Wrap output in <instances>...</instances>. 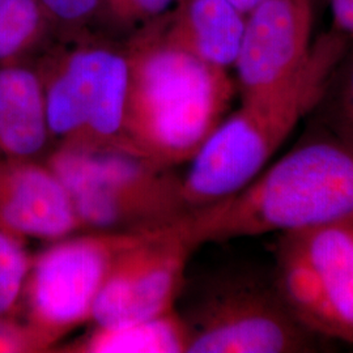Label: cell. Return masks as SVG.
Here are the masks:
<instances>
[{
  "label": "cell",
  "instance_id": "obj_9",
  "mask_svg": "<svg viewBox=\"0 0 353 353\" xmlns=\"http://www.w3.org/2000/svg\"><path fill=\"white\" fill-rule=\"evenodd\" d=\"M199 246L192 211L166 227L144 232L114 265L90 323H126L176 309L190 256Z\"/></svg>",
  "mask_w": 353,
  "mask_h": 353
},
{
  "label": "cell",
  "instance_id": "obj_21",
  "mask_svg": "<svg viewBox=\"0 0 353 353\" xmlns=\"http://www.w3.org/2000/svg\"><path fill=\"white\" fill-rule=\"evenodd\" d=\"M335 29L353 37V0H328Z\"/></svg>",
  "mask_w": 353,
  "mask_h": 353
},
{
  "label": "cell",
  "instance_id": "obj_12",
  "mask_svg": "<svg viewBox=\"0 0 353 353\" xmlns=\"http://www.w3.org/2000/svg\"><path fill=\"white\" fill-rule=\"evenodd\" d=\"M245 23L246 16L228 0H185L161 19L168 42L224 70L236 63Z\"/></svg>",
  "mask_w": 353,
  "mask_h": 353
},
{
  "label": "cell",
  "instance_id": "obj_7",
  "mask_svg": "<svg viewBox=\"0 0 353 353\" xmlns=\"http://www.w3.org/2000/svg\"><path fill=\"white\" fill-rule=\"evenodd\" d=\"M143 233L87 230L52 241L33 256L21 301L26 325L48 352L92 322L114 265Z\"/></svg>",
  "mask_w": 353,
  "mask_h": 353
},
{
  "label": "cell",
  "instance_id": "obj_13",
  "mask_svg": "<svg viewBox=\"0 0 353 353\" xmlns=\"http://www.w3.org/2000/svg\"><path fill=\"white\" fill-rule=\"evenodd\" d=\"M51 139L45 92L37 67L0 65V153L34 160Z\"/></svg>",
  "mask_w": 353,
  "mask_h": 353
},
{
  "label": "cell",
  "instance_id": "obj_4",
  "mask_svg": "<svg viewBox=\"0 0 353 353\" xmlns=\"http://www.w3.org/2000/svg\"><path fill=\"white\" fill-rule=\"evenodd\" d=\"M46 164L63 183L83 230L151 232L190 212L182 176L139 156L57 147Z\"/></svg>",
  "mask_w": 353,
  "mask_h": 353
},
{
  "label": "cell",
  "instance_id": "obj_15",
  "mask_svg": "<svg viewBox=\"0 0 353 353\" xmlns=\"http://www.w3.org/2000/svg\"><path fill=\"white\" fill-rule=\"evenodd\" d=\"M51 29L38 0H0V65L23 62Z\"/></svg>",
  "mask_w": 353,
  "mask_h": 353
},
{
  "label": "cell",
  "instance_id": "obj_2",
  "mask_svg": "<svg viewBox=\"0 0 353 353\" xmlns=\"http://www.w3.org/2000/svg\"><path fill=\"white\" fill-rule=\"evenodd\" d=\"M194 214L202 245L353 217V148L312 122L301 140L245 189Z\"/></svg>",
  "mask_w": 353,
  "mask_h": 353
},
{
  "label": "cell",
  "instance_id": "obj_18",
  "mask_svg": "<svg viewBox=\"0 0 353 353\" xmlns=\"http://www.w3.org/2000/svg\"><path fill=\"white\" fill-rule=\"evenodd\" d=\"M33 256L26 237L0 225V316H10L21 301Z\"/></svg>",
  "mask_w": 353,
  "mask_h": 353
},
{
  "label": "cell",
  "instance_id": "obj_11",
  "mask_svg": "<svg viewBox=\"0 0 353 353\" xmlns=\"http://www.w3.org/2000/svg\"><path fill=\"white\" fill-rule=\"evenodd\" d=\"M0 225L55 241L83 232L63 183L48 164L0 159Z\"/></svg>",
  "mask_w": 353,
  "mask_h": 353
},
{
  "label": "cell",
  "instance_id": "obj_8",
  "mask_svg": "<svg viewBox=\"0 0 353 353\" xmlns=\"http://www.w3.org/2000/svg\"><path fill=\"white\" fill-rule=\"evenodd\" d=\"M272 275L305 327L353 344V217L279 233Z\"/></svg>",
  "mask_w": 353,
  "mask_h": 353
},
{
  "label": "cell",
  "instance_id": "obj_6",
  "mask_svg": "<svg viewBox=\"0 0 353 353\" xmlns=\"http://www.w3.org/2000/svg\"><path fill=\"white\" fill-rule=\"evenodd\" d=\"M57 147L126 152L128 61L125 49L87 39L49 54L37 67Z\"/></svg>",
  "mask_w": 353,
  "mask_h": 353
},
{
  "label": "cell",
  "instance_id": "obj_1",
  "mask_svg": "<svg viewBox=\"0 0 353 353\" xmlns=\"http://www.w3.org/2000/svg\"><path fill=\"white\" fill-rule=\"evenodd\" d=\"M125 51L127 151L168 168L190 163L225 118L234 94L228 70L168 42L161 19L131 36Z\"/></svg>",
  "mask_w": 353,
  "mask_h": 353
},
{
  "label": "cell",
  "instance_id": "obj_22",
  "mask_svg": "<svg viewBox=\"0 0 353 353\" xmlns=\"http://www.w3.org/2000/svg\"><path fill=\"white\" fill-rule=\"evenodd\" d=\"M236 10H239L243 16H248L258 8L261 4H263L267 0H228Z\"/></svg>",
  "mask_w": 353,
  "mask_h": 353
},
{
  "label": "cell",
  "instance_id": "obj_5",
  "mask_svg": "<svg viewBox=\"0 0 353 353\" xmlns=\"http://www.w3.org/2000/svg\"><path fill=\"white\" fill-rule=\"evenodd\" d=\"M183 316L188 353H305L326 341L305 327L272 275L255 270L219 272L192 294Z\"/></svg>",
  "mask_w": 353,
  "mask_h": 353
},
{
  "label": "cell",
  "instance_id": "obj_17",
  "mask_svg": "<svg viewBox=\"0 0 353 353\" xmlns=\"http://www.w3.org/2000/svg\"><path fill=\"white\" fill-rule=\"evenodd\" d=\"M178 0H100L93 21L110 34L134 36L166 16Z\"/></svg>",
  "mask_w": 353,
  "mask_h": 353
},
{
  "label": "cell",
  "instance_id": "obj_20",
  "mask_svg": "<svg viewBox=\"0 0 353 353\" xmlns=\"http://www.w3.org/2000/svg\"><path fill=\"white\" fill-rule=\"evenodd\" d=\"M48 352L26 322L0 316V353Z\"/></svg>",
  "mask_w": 353,
  "mask_h": 353
},
{
  "label": "cell",
  "instance_id": "obj_23",
  "mask_svg": "<svg viewBox=\"0 0 353 353\" xmlns=\"http://www.w3.org/2000/svg\"><path fill=\"white\" fill-rule=\"evenodd\" d=\"M181 1H185V0H178V3H181Z\"/></svg>",
  "mask_w": 353,
  "mask_h": 353
},
{
  "label": "cell",
  "instance_id": "obj_10",
  "mask_svg": "<svg viewBox=\"0 0 353 353\" xmlns=\"http://www.w3.org/2000/svg\"><path fill=\"white\" fill-rule=\"evenodd\" d=\"M312 0H267L246 16L237 70L241 100L262 96L296 75L313 45Z\"/></svg>",
  "mask_w": 353,
  "mask_h": 353
},
{
  "label": "cell",
  "instance_id": "obj_16",
  "mask_svg": "<svg viewBox=\"0 0 353 353\" xmlns=\"http://www.w3.org/2000/svg\"><path fill=\"white\" fill-rule=\"evenodd\" d=\"M310 115L316 126L353 148V49L331 72Z\"/></svg>",
  "mask_w": 353,
  "mask_h": 353
},
{
  "label": "cell",
  "instance_id": "obj_19",
  "mask_svg": "<svg viewBox=\"0 0 353 353\" xmlns=\"http://www.w3.org/2000/svg\"><path fill=\"white\" fill-rule=\"evenodd\" d=\"M52 29L77 33L90 24L97 12L100 0H38Z\"/></svg>",
  "mask_w": 353,
  "mask_h": 353
},
{
  "label": "cell",
  "instance_id": "obj_14",
  "mask_svg": "<svg viewBox=\"0 0 353 353\" xmlns=\"http://www.w3.org/2000/svg\"><path fill=\"white\" fill-rule=\"evenodd\" d=\"M190 331L178 309L126 323L93 325L80 339L59 352L188 353Z\"/></svg>",
  "mask_w": 353,
  "mask_h": 353
},
{
  "label": "cell",
  "instance_id": "obj_3",
  "mask_svg": "<svg viewBox=\"0 0 353 353\" xmlns=\"http://www.w3.org/2000/svg\"><path fill=\"white\" fill-rule=\"evenodd\" d=\"M348 48L334 29L313 41L303 67L288 81L242 101L191 159L183 188L191 202L214 204L245 189L319 100L328 77Z\"/></svg>",
  "mask_w": 353,
  "mask_h": 353
}]
</instances>
